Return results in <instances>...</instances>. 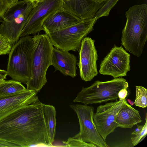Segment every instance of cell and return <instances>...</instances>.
<instances>
[{
  "label": "cell",
  "instance_id": "cell-14",
  "mask_svg": "<svg viewBox=\"0 0 147 147\" xmlns=\"http://www.w3.org/2000/svg\"><path fill=\"white\" fill-rule=\"evenodd\" d=\"M107 0H62L63 8L81 20L95 17Z\"/></svg>",
  "mask_w": 147,
  "mask_h": 147
},
{
  "label": "cell",
  "instance_id": "cell-8",
  "mask_svg": "<svg viewBox=\"0 0 147 147\" xmlns=\"http://www.w3.org/2000/svg\"><path fill=\"white\" fill-rule=\"evenodd\" d=\"M70 106L76 114L80 125L79 132L73 138L81 139L96 147H109L99 133L94 123V107L79 104H72Z\"/></svg>",
  "mask_w": 147,
  "mask_h": 147
},
{
  "label": "cell",
  "instance_id": "cell-15",
  "mask_svg": "<svg viewBox=\"0 0 147 147\" xmlns=\"http://www.w3.org/2000/svg\"><path fill=\"white\" fill-rule=\"evenodd\" d=\"M76 57L68 51L53 47L51 54V65L55 71L65 76L74 78L77 75Z\"/></svg>",
  "mask_w": 147,
  "mask_h": 147
},
{
  "label": "cell",
  "instance_id": "cell-6",
  "mask_svg": "<svg viewBox=\"0 0 147 147\" xmlns=\"http://www.w3.org/2000/svg\"><path fill=\"white\" fill-rule=\"evenodd\" d=\"M128 87V83L122 77L105 82L97 80L88 87H82L73 102L88 105L117 100L119 92Z\"/></svg>",
  "mask_w": 147,
  "mask_h": 147
},
{
  "label": "cell",
  "instance_id": "cell-2",
  "mask_svg": "<svg viewBox=\"0 0 147 147\" xmlns=\"http://www.w3.org/2000/svg\"><path fill=\"white\" fill-rule=\"evenodd\" d=\"M126 21L122 31L121 44L125 49L140 57L147 40V5H135L126 12Z\"/></svg>",
  "mask_w": 147,
  "mask_h": 147
},
{
  "label": "cell",
  "instance_id": "cell-27",
  "mask_svg": "<svg viewBox=\"0 0 147 147\" xmlns=\"http://www.w3.org/2000/svg\"><path fill=\"white\" fill-rule=\"evenodd\" d=\"M137 127L132 133L131 134H132L136 135L141 130L143 127V125H140L137 124Z\"/></svg>",
  "mask_w": 147,
  "mask_h": 147
},
{
  "label": "cell",
  "instance_id": "cell-28",
  "mask_svg": "<svg viewBox=\"0 0 147 147\" xmlns=\"http://www.w3.org/2000/svg\"><path fill=\"white\" fill-rule=\"evenodd\" d=\"M0 147H9V146L7 144L0 141Z\"/></svg>",
  "mask_w": 147,
  "mask_h": 147
},
{
  "label": "cell",
  "instance_id": "cell-7",
  "mask_svg": "<svg viewBox=\"0 0 147 147\" xmlns=\"http://www.w3.org/2000/svg\"><path fill=\"white\" fill-rule=\"evenodd\" d=\"M97 19L95 17L82 20L66 28L48 34L55 47L68 51H79L82 40L93 30Z\"/></svg>",
  "mask_w": 147,
  "mask_h": 147
},
{
  "label": "cell",
  "instance_id": "cell-32",
  "mask_svg": "<svg viewBox=\"0 0 147 147\" xmlns=\"http://www.w3.org/2000/svg\"></svg>",
  "mask_w": 147,
  "mask_h": 147
},
{
  "label": "cell",
  "instance_id": "cell-26",
  "mask_svg": "<svg viewBox=\"0 0 147 147\" xmlns=\"http://www.w3.org/2000/svg\"><path fill=\"white\" fill-rule=\"evenodd\" d=\"M7 76L6 71L0 69V84L5 80Z\"/></svg>",
  "mask_w": 147,
  "mask_h": 147
},
{
  "label": "cell",
  "instance_id": "cell-21",
  "mask_svg": "<svg viewBox=\"0 0 147 147\" xmlns=\"http://www.w3.org/2000/svg\"><path fill=\"white\" fill-rule=\"evenodd\" d=\"M119 0H107L96 13L95 18L97 19L104 16H107L110 11Z\"/></svg>",
  "mask_w": 147,
  "mask_h": 147
},
{
  "label": "cell",
  "instance_id": "cell-29",
  "mask_svg": "<svg viewBox=\"0 0 147 147\" xmlns=\"http://www.w3.org/2000/svg\"><path fill=\"white\" fill-rule=\"evenodd\" d=\"M127 101L129 103L131 106H133L134 104V102L129 99H128L127 100Z\"/></svg>",
  "mask_w": 147,
  "mask_h": 147
},
{
  "label": "cell",
  "instance_id": "cell-31",
  "mask_svg": "<svg viewBox=\"0 0 147 147\" xmlns=\"http://www.w3.org/2000/svg\"><path fill=\"white\" fill-rule=\"evenodd\" d=\"M40 0H38V1H40Z\"/></svg>",
  "mask_w": 147,
  "mask_h": 147
},
{
  "label": "cell",
  "instance_id": "cell-5",
  "mask_svg": "<svg viewBox=\"0 0 147 147\" xmlns=\"http://www.w3.org/2000/svg\"><path fill=\"white\" fill-rule=\"evenodd\" d=\"M36 2L18 1L10 6L0 16V34L13 46L19 40L29 14Z\"/></svg>",
  "mask_w": 147,
  "mask_h": 147
},
{
  "label": "cell",
  "instance_id": "cell-16",
  "mask_svg": "<svg viewBox=\"0 0 147 147\" xmlns=\"http://www.w3.org/2000/svg\"><path fill=\"white\" fill-rule=\"evenodd\" d=\"M81 20L78 17L62 8L47 18L43 24L42 30L48 35L73 25Z\"/></svg>",
  "mask_w": 147,
  "mask_h": 147
},
{
  "label": "cell",
  "instance_id": "cell-20",
  "mask_svg": "<svg viewBox=\"0 0 147 147\" xmlns=\"http://www.w3.org/2000/svg\"><path fill=\"white\" fill-rule=\"evenodd\" d=\"M136 98L135 105L142 108H145L147 106V90L144 87L136 86Z\"/></svg>",
  "mask_w": 147,
  "mask_h": 147
},
{
  "label": "cell",
  "instance_id": "cell-23",
  "mask_svg": "<svg viewBox=\"0 0 147 147\" xmlns=\"http://www.w3.org/2000/svg\"><path fill=\"white\" fill-rule=\"evenodd\" d=\"M12 46L7 38L0 34V55L9 54Z\"/></svg>",
  "mask_w": 147,
  "mask_h": 147
},
{
  "label": "cell",
  "instance_id": "cell-12",
  "mask_svg": "<svg viewBox=\"0 0 147 147\" xmlns=\"http://www.w3.org/2000/svg\"><path fill=\"white\" fill-rule=\"evenodd\" d=\"M94 42L90 37H85L82 40L79 51L78 65L80 76L85 82L91 81L98 73L97 66L98 55Z\"/></svg>",
  "mask_w": 147,
  "mask_h": 147
},
{
  "label": "cell",
  "instance_id": "cell-9",
  "mask_svg": "<svg viewBox=\"0 0 147 147\" xmlns=\"http://www.w3.org/2000/svg\"><path fill=\"white\" fill-rule=\"evenodd\" d=\"M63 7L62 0H41L36 1L29 14L20 37L35 35L42 30L43 24L47 18Z\"/></svg>",
  "mask_w": 147,
  "mask_h": 147
},
{
  "label": "cell",
  "instance_id": "cell-25",
  "mask_svg": "<svg viewBox=\"0 0 147 147\" xmlns=\"http://www.w3.org/2000/svg\"><path fill=\"white\" fill-rule=\"evenodd\" d=\"M128 91L127 89L123 88L121 89L118 93V97L119 100H122L125 99L128 95Z\"/></svg>",
  "mask_w": 147,
  "mask_h": 147
},
{
  "label": "cell",
  "instance_id": "cell-30",
  "mask_svg": "<svg viewBox=\"0 0 147 147\" xmlns=\"http://www.w3.org/2000/svg\"><path fill=\"white\" fill-rule=\"evenodd\" d=\"M32 1H33L34 2H36L38 1V0H30Z\"/></svg>",
  "mask_w": 147,
  "mask_h": 147
},
{
  "label": "cell",
  "instance_id": "cell-3",
  "mask_svg": "<svg viewBox=\"0 0 147 147\" xmlns=\"http://www.w3.org/2000/svg\"><path fill=\"white\" fill-rule=\"evenodd\" d=\"M34 42L31 73L26 84V89L38 92L47 82L46 75L51 65V54L53 48L48 35H35Z\"/></svg>",
  "mask_w": 147,
  "mask_h": 147
},
{
  "label": "cell",
  "instance_id": "cell-17",
  "mask_svg": "<svg viewBox=\"0 0 147 147\" xmlns=\"http://www.w3.org/2000/svg\"><path fill=\"white\" fill-rule=\"evenodd\" d=\"M142 121L139 111L128 104L125 99L116 118V122L118 127L131 128Z\"/></svg>",
  "mask_w": 147,
  "mask_h": 147
},
{
  "label": "cell",
  "instance_id": "cell-13",
  "mask_svg": "<svg viewBox=\"0 0 147 147\" xmlns=\"http://www.w3.org/2000/svg\"><path fill=\"white\" fill-rule=\"evenodd\" d=\"M37 93L27 89L16 94L0 97V121L16 111L38 99Z\"/></svg>",
  "mask_w": 147,
  "mask_h": 147
},
{
  "label": "cell",
  "instance_id": "cell-1",
  "mask_svg": "<svg viewBox=\"0 0 147 147\" xmlns=\"http://www.w3.org/2000/svg\"><path fill=\"white\" fill-rule=\"evenodd\" d=\"M43 104L38 99L0 121V141L9 147L52 146Z\"/></svg>",
  "mask_w": 147,
  "mask_h": 147
},
{
  "label": "cell",
  "instance_id": "cell-24",
  "mask_svg": "<svg viewBox=\"0 0 147 147\" xmlns=\"http://www.w3.org/2000/svg\"><path fill=\"white\" fill-rule=\"evenodd\" d=\"M146 121L141 130L136 136L131 138L132 144L135 146L142 141L146 137L147 134V119L146 113Z\"/></svg>",
  "mask_w": 147,
  "mask_h": 147
},
{
  "label": "cell",
  "instance_id": "cell-10",
  "mask_svg": "<svg viewBox=\"0 0 147 147\" xmlns=\"http://www.w3.org/2000/svg\"><path fill=\"white\" fill-rule=\"evenodd\" d=\"M130 55L122 47L115 45L101 61L99 73L114 78L126 76L130 70Z\"/></svg>",
  "mask_w": 147,
  "mask_h": 147
},
{
  "label": "cell",
  "instance_id": "cell-4",
  "mask_svg": "<svg viewBox=\"0 0 147 147\" xmlns=\"http://www.w3.org/2000/svg\"><path fill=\"white\" fill-rule=\"evenodd\" d=\"M34 46L32 37H21L9 53L7 75L13 80L26 84L30 77Z\"/></svg>",
  "mask_w": 147,
  "mask_h": 147
},
{
  "label": "cell",
  "instance_id": "cell-18",
  "mask_svg": "<svg viewBox=\"0 0 147 147\" xmlns=\"http://www.w3.org/2000/svg\"><path fill=\"white\" fill-rule=\"evenodd\" d=\"M43 108L50 140L53 144L55 134L56 111L53 105L43 104Z\"/></svg>",
  "mask_w": 147,
  "mask_h": 147
},
{
  "label": "cell",
  "instance_id": "cell-22",
  "mask_svg": "<svg viewBox=\"0 0 147 147\" xmlns=\"http://www.w3.org/2000/svg\"><path fill=\"white\" fill-rule=\"evenodd\" d=\"M66 147H96L94 144L84 141L80 138H69L67 142H63Z\"/></svg>",
  "mask_w": 147,
  "mask_h": 147
},
{
  "label": "cell",
  "instance_id": "cell-11",
  "mask_svg": "<svg viewBox=\"0 0 147 147\" xmlns=\"http://www.w3.org/2000/svg\"><path fill=\"white\" fill-rule=\"evenodd\" d=\"M124 100H117L101 105L94 113L93 121L97 129L105 141L107 136L118 127L116 118Z\"/></svg>",
  "mask_w": 147,
  "mask_h": 147
},
{
  "label": "cell",
  "instance_id": "cell-19",
  "mask_svg": "<svg viewBox=\"0 0 147 147\" xmlns=\"http://www.w3.org/2000/svg\"><path fill=\"white\" fill-rule=\"evenodd\" d=\"M26 89L19 81L14 80H5L0 84V97L16 94Z\"/></svg>",
  "mask_w": 147,
  "mask_h": 147
}]
</instances>
